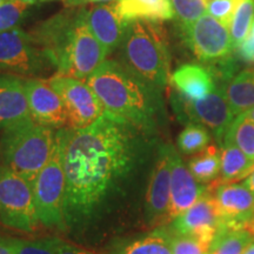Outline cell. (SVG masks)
<instances>
[{"instance_id": "obj_32", "label": "cell", "mask_w": 254, "mask_h": 254, "mask_svg": "<svg viewBox=\"0 0 254 254\" xmlns=\"http://www.w3.org/2000/svg\"><path fill=\"white\" fill-rule=\"evenodd\" d=\"M171 236L172 254H208L209 245L196 238L173 233Z\"/></svg>"}, {"instance_id": "obj_9", "label": "cell", "mask_w": 254, "mask_h": 254, "mask_svg": "<svg viewBox=\"0 0 254 254\" xmlns=\"http://www.w3.org/2000/svg\"><path fill=\"white\" fill-rule=\"evenodd\" d=\"M184 45L204 65L227 58L236 52L230 30L209 14L187 25H177Z\"/></svg>"}, {"instance_id": "obj_27", "label": "cell", "mask_w": 254, "mask_h": 254, "mask_svg": "<svg viewBox=\"0 0 254 254\" xmlns=\"http://www.w3.org/2000/svg\"><path fill=\"white\" fill-rule=\"evenodd\" d=\"M211 142V134L204 125L189 123L178 135L177 144L179 151L185 155L196 154L204 151Z\"/></svg>"}, {"instance_id": "obj_23", "label": "cell", "mask_w": 254, "mask_h": 254, "mask_svg": "<svg viewBox=\"0 0 254 254\" xmlns=\"http://www.w3.org/2000/svg\"><path fill=\"white\" fill-rule=\"evenodd\" d=\"M195 180L202 185H209L219 178L221 167V148L208 145L204 151L194 154L187 165Z\"/></svg>"}, {"instance_id": "obj_1", "label": "cell", "mask_w": 254, "mask_h": 254, "mask_svg": "<svg viewBox=\"0 0 254 254\" xmlns=\"http://www.w3.org/2000/svg\"><path fill=\"white\" fill-rule=\"evenodd\" d=\"M154 135L105 112L80 129L66 127V230L82 231L125 198L144 165Z\"/></svg>"}, {"instance_id": "obj_30", "label": "cell", "mask_w": 254, "mask_h": 254, "mask_svg": "<svg viewBox=\"0 0 254 254\" xmlns=\"http://www.w3.org/2000/svg\"><path fill=\"white\" fill-rule=\"evenodd\" d=\"M28 6L19 0H8L0 5V33L18 28L26 17Z\"/></svg>"}, {"instance_id": "obj_24", "label": "cell", "mask_w": 254, "mask_h": 254, "mask_svg": "<svg viewBox=\"0 0 254 254\" xmlns=\"http://www.w3.org/2000/svg\"><path fill=\"white\" fill-rule=\"evenodd\" d=\"M254 240L245 228L222 227L209 246L208 254H243Z\"/></svg>"}, {"instance_id": "obj_37", "label": "cell", "mask_w": 254, "mask_h": 254, "mask_svg": "<svg viewBox=\"0 0 254 254\" xmlns=\"http://www.w3.org/2000/svg\"><path fill=\"white\" fill-rule=\"evenodd\" d=\"M0 254H15L13 238L0 236Z\"/></svg>"}, {"instance_id": "obj_43", "label": "cell", "mask_w": 254, "mask_h": 254, "mask_svg": "<svg viewBox=\"0 0 254 254\" xmlns=\"http://www.w3.org/2000/svg\"><path fill=\"white\" fill-rule=\"evenodd\" d=\"M50 1H55V0H39V2H50Z\"/></svg>"}, {"instance_id": "obj_41", "label": "cell", "mask_w": 254, "mask_h": 254, "mask_svg": "<svg viewBox=\"0 0 254 254\" xmlns=\"http://www.w3.org/2000/svg\"><path fill=\"white\" fill-rule=\"evenodd\" d=\"M245 114V117L246 118H249L250 120H252V122H254V107L252 110H250L249 112H246V113H244Z\"/></svg>"}, {"instance_id": "obj_35", "label": "cell", "mask_w": 254, "mask_h": 254, "mask_svg": "<svg viewBox=\"0 0 254 254\" xmlns=\"http://www.w3.org/2000/svg\"><path fill=\"white\" fill-rule=\"evenodd\" d=\"M57 254H97L92 251L81 249V247H78L75 245H72V244L66 243V241L59 240L58 244V252Z\"/></svg>"}, {"instance_id": "obj_36", "label": "cell", "mask_w": 254, "mask_h": 254, "mask_svg": "<svg viewBox=\"0 0 254 254\" xmlns=\"http://www.w3.org/2000/svg\"><path fill=\"white\" fill-rule=\"evenodd\" d=\"M66 7H82V6L88 4H109V2H114L117 0H63Z\"/></svg>"}, {"instance_id": "obj_21", "label": "cell", "mask_w": 254, "mask_h": 254, "mask_svg": "<svg viewBox=\"0 0 254 254\" xmlns=\"http://www.w3.org/2000/svg\"><path fill=\"white\" fill-rule=\"evenodd\" d=\"M220 86L236 118L254 107V68L241 69Z\"/></svg>"}, {"instance_id": "obj_16", "label": "cell", "mask_w": 254, "mask_h": 254, "mask_svg": "<svg viewBox=\"0 0 254 254\" xmlns=\"http://www.w3.org/2000/svg\"><path fill=\"white\" fill-rule=\"evenodd\" d=\"M207 186L198 183L182 157L172 146L171 150V201L167 221L187 211L205 193Z\"/></svg>"}, {"instance_id": "obj_20", "label": "cell", "mask_w": 254, "mask_h": 254, "mask_svg": "<svg viewBox=\"0 0 254 254\" xmlns=\"http://www.w3.org/2000/svg\"><path fill=\"white\" fill-rule=\"evenodd\" d=\"M113 7L123 20H172L176 17L171 0H117Z\"/></svg>"}, {"instance_id": "obj_25", "label": "cell", "mask_w": 254, "mask_h": 254, "mask_svg": "<svg viewBox=\"0 0 254 254\" xmlns=\"http://www.w3.org/2000/svg\"><path fill=\"white\" fill-rule=\"evenodd\" d=\"M114 254H172L171 236L159 228L147 236L128 241Z\"/></svg>"}, {"instance_id": "obj_10", "label": "cell", "mask_w": 254, "mask_h": 254, "mask_svg": "<svg viewBox=\"0 0 254 254\" xmlns=\"http://www.w3.org/2000/svg\"><path fill=\"white\" fill-rule=\"evenodd\" d=\"M47 81L62 98L68 128L90 126L105 113L103 104L86 81L60 74H55Z\"/></svg>"}, {"instance_id": "obj_13", "label": "cell", "mask_w": 254, "mask_h": 254, "mask_svg": "<svg viewBox=\"0 0 254 254\" xmlns=\"http://www.w3.org/2000/svg\"><path fill=\"white\" fill-rule=\"evenodd\" d=\"M171 150L172 145L159 146L145 200L146 218L151 224L167 222L171 201Z\"/></svg>"}, {"instance_id": "obj_5", "label": "cell", "mask_w": 254, "mask_h": 254, "mask_svg": "<svg viewBox=\"0 0 254 254\" xmlns=\"http://www.w3.org/2000/svg\"><path fill=\"white\" fill-rule=\"evenodd\" d=\"M56 136L57 129L40 125L32 118L2 129L0 165L33 184L53 153Z\"/></svg>"}, {"instance_id": "obj_42", "label": "cell", "mask_w": 254, "mask_h": 254, "mask_svg": "<svg viewBox=\"0 0 254 254\" xmlns=\"http://www.w3.org/2000/svg\"><path fill=\"white\" fill-rule=\"evenodd\" d=\"M19 1L24 2V4H27V5H34L37 4V2H39V0H19Z\"/></svg>"}, {"instance_id": "obj_3", "label": "cell", "mask_w": 254, "mask_h": 254, "mask_svg": "<svg viewBox=\"0 0 254 254\" xmlns=\"http://www.w3.org/2000/svg\"><path fill=\"white\" fill-rule=\"evenodd\" d=\"M106 113L155 135L164 113L161 91L117 59H106L86 80Z\"/></svg>"}, {"instance_id": "obj_14", "label": "cell", "mask_w": 254, "mask_h": 254, "mask_svg": "<svg viewBox=\"0 0 254 254\" xmlns=\"http://www.w3.org/2000/svg\"><path fill=\"white\" fill-rule=\"evenodd\" d=\"M30 116L40 125L59 129L67 127V114L62 98L41 78L24 80Z\"/></svg>"}, {"instance_id": "obj_18", "label": "cell", "mask_w": 254, "mask_h": 254, "mask_svg": "<svg viewBox=\"0 0 254 254\" xmlns=\"http://www.w3.org/2000/svg\"><path fill=\"white\" fill-rule=\"evenodd\" d=\"M87 23L109 57L119 49L127 21L119 17L112 4H100L87 9Z\"/></svg>"}, {"instance_id": "obj_44", "label": "cell", "mask_w": 254, "mask_h": 254, "mask_svg": "<svg viewBox=\"0 0 254 254\" xmlns=\"http://www.w3.org/2000/svg\"><path fill=\"white\" fill-rule=\"evenodd\" d=\"M6 1H8V0H0V5H2V4H4V2H6Z\"/></svg>"}, {"instance_id": "obj_33", "label": "cell", "mask_w": 254, "mask_h": 254, "mask_svg": "<svg viewBox=\"0 0 254 254\" xmlns=\"http://www.w3.org/2000/svg\"><path fill=\"white\" fill-rule=\"evenodd\" d=\"M239 0H208L207 12L222 25L230 27Z\"/></svg>"}, {"instance_id": "obj_2", "label": "cell", "mask_w": 254, "mask_h": 254, "mask_svg": "<svg viewBox=\"0 0 254 254\" xmlns=\"http://www.w3.org/2000/svg\"><path fill=\"white\" fill-rule=\"evenodd\" d=\"M87 9L71 8L38 24L32 37L46 53L56 74L86 80L107 59L87 23Z\"/></svg>"}, {"instance_id": "obj_31", "label": "cell", "mask_w": 254, "mask_h": 254, "mask_svg": "<svg viewBox=\"0 0 254 254\" xmlns=\"http://www.w3.org/2000/svg\"><path fill=\"white\" fill-rule=\"evenodd\" d=\"M59 238L24 240L13 238L15 254H57Z\"/></svg>"}, {"instance_id": "obj_8", "label": "cell", "mask_w": 254, "mask_h": 254, "mask_svg": "<svg viewBox=\"0 0 254 254\" xmlns=\"http://www.w3.org/2000/svg\"><path fill=\"white\" fill-rule=\"evenodd\" d=\"M51 69L52 63L30 32L18 27L0 33V72L36 78Z\"/></svg>"}, {"instance_id": "obj_7", "label": "cell", "mask_w": 254, "mask_h": 254, "mask_svg": "<svg viewBox=\"0 0 254 254\" xmlns=\"http://www.w3.org/2000/svg\"><path fill=\"white\" fill-rule=\"evenodd\" d=\"M0 222L32 233L39 224L33 184L0 165Z\"/></svg>"}, {"instance_id": "obj_26", "label": "cell", "mask_w": 254, "mask_h": 254, "mask_svg": "<svg viewBox=\"0 0 254 254\" xmlns=\"http://www.w3.org/2000/svg\"><path fill=\"white\" fill-rule=\"evenodd\" d=\"M224 144L236 145L254 160V122L246 118L245 114L237 117L225 135Z\"/></svg>"}, {"instance_id": "obj_38", "label": "cell", "mask_w": 254, "mask_h": 254, "mask_svg": "<svg viewBox=\"0 0 254 254\" xmlns=\"http://www.w3.org/2000/svg\"><path fill=\"white\" fill-rule=\"evenodd\" d=\"M243 184H244V185H245L246 187H249V189L254 193V171H253L252 173L250 174L249 177L246 178L245 182H244Z\"/></svg>"}, {"instance_id": "obj_22", "label": "cell", "mask_w": 254, "mask_h": 254, "mask_svg": "<svg viewBox=\"0 0 254 254\" xmlns=\"http://www.w3.org/2000/svg\"><path fill=\"white\" fill-rule=\"evenodd\" d=\"M221 167L219 178L211 186L234 184L246 179L254 171V160L233 144L221 146Z\"/></svg>"}, {"instance_id": "obj_17", "label": "cell", "mask_w": 254, "mask_h": 254, "mask_svg": "<svg viewBox=\"0 0 254 254\" xmlns=\"http://www.w3.org/2000/svg\"><path fill=\"white\" fill-rule=\"evenodd\" d=\"M174 92L185 101L201 100L217 88V81L206 65L186 63L180 65L170 77Z\"/></svg>"}, {"instance_id": "obj_34", "label": "cell", "mask_w": 254, "mask_h": 254, "mask_svg": "<svg viewBox=\"0 0 254 254\" xmlns=\"http://www.w3.org/2000/svg\"><path fill=\"white\" fill-rule=\"evenodd\" d=\"M236 55L243 63L254 64V20L249 36L236 50Z\"/></svg>"}, {"instance_id": "obj_29", "label": "cell", "mask_w": 254, "mask_h": 254, "mask_svg": "<svg viewBox=\"0 0 254 254\" xmlns=\"http://www.w3.org/2000/svg\"><path fill=\"white\" fill-rule=\"evenodd\" d=\"M177 25H187L198 20L207 11V0H171Z\"/></svg>"}, {"instance_id": "obj_39", "label": "cell", "mask_w": 254, "mask_h": 254, "mask_svg": "<svg viewBox=\"0 0 254 254\" xmlns=\"http://www.w3.org/2000/svg\"><path fill=\"white\" fill-rule=\"evenodd\" d=\"M245 230H247L249 232H251V233H252L253 236H254V218L252 219V220H251V221L249 222V224L246 225V226H245Z\"/></svg>"}, {"instance_id": "obj_28", "label": "cell", "mask_w": 254, "mask_h": 254, "mask_svg": "<svg viewBox=\"0 0 254 254\" xmlns=\"http://www.w3.org/2000/svg\"><path fill=\"white\" fill-rule=\"evenodd\" d=\"M254 20V0H239L228 27L234 50L249 36Z\"/></svg>"}, {"instance_id": "obj_11", "label": "cell", "mask_w": 254, "mask_h": 254, "mask_svg": "<svg viewBox=\"0 0 254 254\" xmlns=\"http://www.w3.org/2000/svg\"><path fill=\"white\" fill-rule=\"evenodd\" d=\"M172 103L177 113L189 120L198 123L213 133L215 140L221 147L224 138L236 117L232 113L230 105L220 85L201 100L185 101L173 92Z\"/></svg>"}, {"instance_id": "obj_45", "label": "cell", "mask_w": 254, "mask_h": 254, "mask_svg": "<svg viewBox=\"0 0 254 254\" xmlns=\"http://www.w3.org/2000/svg\"><path fill=\"white\" fill-rule=\"evenodd\" d=\"M207 1H208V0H207Z\"/></svg>"}, {"instance_id": "obj_12", "label": "cell", "mask_w": 254, "mask_h": 254, "mask_svg": "<svg viewBox=\"0 0 254 254\" xmlns=\"http://www.w3.org/2000/svg\"><path fill=\"white\" fill-rule=\"evenodd\" d=\"M222 227L225 226L208 186L194 204L172 221L174 233L196 238L209 246Z\"/></svg>"}, {"instance_id": "obj_40", "label": "cell", "mask_w": 254, "mask_h": 254, "mask_svg": "<svg viewBox=\"0 0 254 254\" xmlns=\"http://www.w3.org/2000/svg\"><path fill=\"white\" fill-rule=\"evenodd\" d=\"M243 254H254V240L250 244L249 246H247V249L245 250V252H244Z\"/></svg>"}, {"instance_id": "obj_4", "label": "cell", "mask_w": 254, "mask_h": 254, "mask_svg": "<svg viewBox=\"0 0 254 254\" xmlns=\"http://www.w3.org/2000/svg\"><path fill=\"white\" fill-rule=\"evenodd\" d=\"M118 50L119 62L142 80L160 91L170 84L171 50L163 23L128 21Z\"/></svg>"}, {"instance_id": "obj_15", "label": "cell", "mask_w": 254, "mask_h": 254, "mask_svg": "<svg viewBox=\"0 0 254 254\" xmlns=\"http://www.w3.org/2000/svg\"><path fill=\"white\" fill-rule=\"evenodd\" d=\"M219 215L225 227L245 228L254 218V193L244 184L211 186Z\"/></svg>"}, {"instance_id": "obj_6", "label": "cell", "mask_w": 254, "mask_h": 254, "mask_svg": "<svg viewBox=\"0 0 254 254\" xmlns=\"http://www.w3.org/2000/svg\"><path fill=\"white\" fill-rule=\"evenodd\" d=\"M66 127L57 129L56 145L47 164L33 182L34 199L39 224L49 228L66 230V176L64 168V145Z\"/></svg>"}, {"instance_id": "obj_19", "label": "cell", "mask_w": 254, "mask_h": 254, "mask_svg": "<svg viewBox=\"0 0 254 254\" xmlns=\"http://www.w3.org/2000/svg\"><path fill=\"white\" fill-rule=\"evenodd\" d=\"M24 80L18 75L0 73V129L31 118Z\"/></svg>"}]
</instances>
